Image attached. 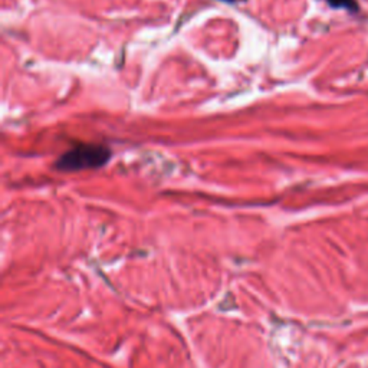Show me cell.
Masks as SVG:
<instances>
[{
    "label": "cell",
    "instance_id": "3",
    "mask_svg": "<svg viewBox=\"0 0 368 368\" xmlns=\"http://www.w3.org/2000/svg\"><path fill=\"white\" fill-rule=\"evenodd\" d=\"M223 2H227V4H233V2H236V0H223Z\"/></svg>",
    "mask_w": 368,
    "mask_h": 368
},
{
    "label": "cell",
    "instance_id": "2",
    "mask_svg": "<svg viewBox=\"0 0 368 368\" xmlns=\"http://www.w3.org/2000/svg\"><path fill=\"white\" fill-rule=\"evenodd\" d=\"M326 2L336 9H345V11H350V12L358 11L357 0H326Z\"/></svg>",
    "mask_w": 368,
    "mask_h": 368
},
{
    "label": "cell",
    "instance_id": "1",
    "mask_svg": "<svg viewBox=\"0 0 368 368\" xmlns=\"http://www.w3.org/2000/svg\"><path fill=\"white\" fill-rule=\"evenodd\" d=\"M113 151L106 144H80L63 153L53 164V169L65 173L96 170L107 165Z\"/></svg>",
    "mask_w": 368,
    "mask_h": 368
}]
</instances>
